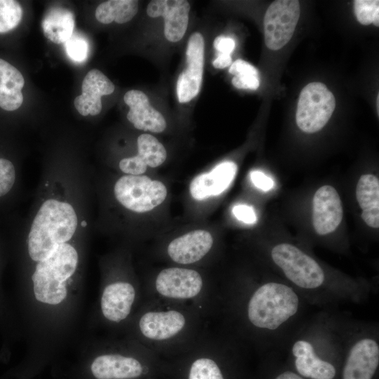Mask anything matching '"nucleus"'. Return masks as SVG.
<instances>
[{
  "mask_svg": "<svg viewBox=\"0 0 379 379\" xmlns=\"http://www.w3.org/2000/svg\"><path fill=\"white\" fill-rule=\"evenodd\" d=\"M218 298V291L212 290L201 272L185 266L161 269L146 290V299L192 305L207 315L215 308Z\"/></svg>",
  "mask_w": 379,
  "mask_h": 379,
  "instance_id": "3",
  "label": "nucleus"
},
{
  "mask_svg": "<svg viewBox=\"0 0 379 379\" xmlns=\"http://www.w3.org/2000/svg\"><path fill=\"white\" fill-rule=\"evenodd\" d=\"M138 11V1L135 0H109L101 3L95 10V18L101 23L113 21L126 23L133 18Z\"/></svg>",
  "mask_w": 379,
  "mask_h": 379,
  "instance_id": "24",
  "label": "nucleus"
},
{
  "mask_svg": "<svg viewBox=\"0 0 379 379\" xmlns=\"http://www.w3.org/2000/svg\"><path fill=\"white\" fill-rule=\"evenodd\" d=\"M354 11L359 22L364 25L373 23L379 26V1L355 0Z\"/></svg>",
  "mask_w": 379,
  "mask_h": 379,
  "instance_id": "27",
  "label": "nucleus"
},
{
  "mask_svg": "<svg viewBox=\"0 0 379 379\" xmlns=\"http://www.w3.org/2000/svg\"><path fill=\"white\" fill-rule=\"evenodd\" d=\"M232 309L244 328L250 332L279 329L294 317L300 298L291 286L276 281L265 282L251 290H234Z\"/></svg>",
  "mask_w": 379,
  "mask_h": 379,
  "instance_id": "2",
  "label": "nucleus"
},
{
  "mask_svg": "<svg viewBox=\"0 0 379 379\" xmlns=\"http://www.w3.org/2000/svg\"><path fill=\"white\" fill-rule=\"evenodd\" d=\"M300 13L296 0L273 1L264 16L265 43L268 48L277 51L292 38Z\"/></svg>",
  "mask_w": 379,
  "mask_h": 379,
  "instance_id": "10",
  "label": "nucleus"
},
{
  "mask_svg": "<svg viewBox=\"0 0 379 379\" xmlns=\"http://www.w3.org/2000/svg\"><path fill=\"white\" fill-rule=\"evenodd\" d=\"M207 317L192 305L145 299L135 317L138 343L164 359L174 358L204 335Z\"/></svg>",
  "mask_w": 379,
  "mask_h": 379,
  "instance_id": "1",
  "label": "nucleus"
},
{
  "mask_svg": "<svg viewBox=\"0 0 379 379\" xmlns=\"http://www.w3.org/2000/svg\"><path fill=\"white\" fill-rule=\"evenodd\" d=\"M343 215L340 198L330 185L319 188L313 198L312 222L315 232L325 235L336 230Z\"/></svg>",
  "mask_w": 379,
  "mask_h": 379,
  "instance_id": "16",
  "label": "nucleus"
},
{
  "mask_svg": "<svg viewBox=\"0 0 379 379\" xmlns=\"http://www.w3.org/2000/svg\"><path fill=\"white\" fill-rule=\"evenodd\" d=\"M291 353L300 375L312 379H333L335 377V366L317 354L315 347L310 340H296L291 347Z\"/></svg>",
  "mask_w": 379,
  "mask_h": 379,
  "instance_id": "20",
  "label": "nucleus"
},
{
  "mask_svg": "<svg viewBox=\"0 0 379 379\" xmlns=\"http://www.w3.org/2000/svg\"><path fill=\"white\" fill-rule=\"evenodd\" d=\"M138 160L147 167L156 168L166 161V148L157 138L149 133L140 135L137 140Z\"/></svg>",
  "mask_w": 379,
  "mask_h": 379,
  "instance_id": "25",
  "label": "nucleus"
},
{
  "mask_svg": "<svg viewBox=\"0 0 379 379\" xmlns=\"http://www.w3.org/2000/svg\"><path fill=\"white\" fill-rule=\"evenodd\" d=\"M152 379H154V378H152Z\"/></svg>",
  "mask_w": 379,
  "mask_h": 379,
  "instance_id": "38",
  "label": "nucleus"
},
{
  "mask_svg": "<svg viewBox=\"0 0 379 379\" xmlns=\"http://www.w3.org/2000/svg\"><path fill=\"white\" fill-rule=\"evenodd\" d=\"M356 198L362 209L361 218L369 227H379V181L372 174L360 177L356 187Z\"/></svg>",
  "mask_w": 379,
  "mask_h": 379,
  "instance_id": "22",
  "label": "nucleus"
},
{
  "mask_svg": "<svg viewBox=\"0 0 379 379\" xmlns=\"http://www.w3.org/2000/svg\"><path fill=\"white\" fill-rule=\"evenodd\" d=\"M190 11V5L186 0H154L147 6L148 16L164 18V36L171 42H178L184 36Z\"/></svg>",
  "mask_w": 379,
  "mask_h": 379,
  "instance_id": "15",
  "label": "nucleus"
},
{
  "mask_svg": "<svg viewBox=\"0 0 379 379\" xmlns=\"http://www.w3.org/2000/svg\"><path fill=\"white\" fill-rule=\"evenodd\" d=\"M186 68L180 74L176 84L178 100L188 102L199 93L204 65V39L198 32L190 36L186 49Z\"/></svg>",
  "mask_w": 379,
  "mask_h": 379,
  "instance_id": "11",
  "label": "nucleus"
},
{
  "mask_svg": "<svg viewBox=\"0 0 379 379\" xmlns=\"http://www.w3.org/2000/svg\"><path fill=\"white\" fill-rule=\"evenodd\" d=\"M124 100L130 108L127 119L135 128L152 133H161L166 129L164 116L152 107L145 93L138 90L128 91Z\"/></svg>",
  "mask_w": 379,
  "mask_h": 379,
  "instance_id": "18",
  "label": "nucleus"
},
{
  "mask_svg": "<svg viewBox=\"0 0 379 379\" xmlns=\"http://www.w3.org/2000/svg\"><path fill=\"white\" fill-rule=\"evenodd\" d=\"M379 364V345L373 338L356 340L349 350L343 379H372Z\"/></svg>",
  "mask_w": 379,
  "mask_h": 379,
  "instance_id": "14",
  "label": "nucleus"
},
{
  "mask_svg": "<svg viewBox=\"0 0 379 379\" xmlns=\"http://www.w3.org/2000/svg\"><path fill=\"white\" fill-rule=\"evenodd\" d=\"M82 225H83L84 226H85V225H86V222H85V221H83V222H82Z\"/></svg>",
  "mask_w": 379,
  "mask_h": 379,
  "instance_id": "37",
  "label": "nucleus"
},
{
  "mask_svg": "<svg viewBox=\"0 0 379 379\" xmlns=\"http://www.w3.org/2000/svg\"><path fill=\"white\" fill-rule=\"evenodd\" d=\"M233 86L239 89L256 90L260 86L259 77L253 75H238L232 79Z\"/></svg>",
  "mask_w": 379,
  "mask_h": 379,
  "instance_id": "31",
  "label": "nucleus"
},
{
  "mask_svg": "<svg viewBox=\"0 0 379 379\" xmlns=\"http://www.w3.org/2000/svg\"><path fill=\"white\" fill-rule=\"evenodd\" d=\"M78 260L77 250L65 243L38 262L32 277L36 299L49 305L60 303L67 293L65 282L74 273Z\"/></svg>",
  "mask_w": 379,
  "mask_h": 379,
  "instance_id": "6",
  "label": "nucleus"
},
{
  "mask_svg": "<svg viewBox=\"0 0 379 379\" xmlns=\"http://www.w3.org/2000/svg\"><path fill=\"white\" fill-rule=\"evenodd\" d=\"M117 201L125 208L138 213L152 211L167 197V188L161 181L140 175H125L114 186Z\"/></svg>",
  "mask_w": 379,
  "mask_h": 379,
  "instance_id": "7",
  "label": "nucleus"
},
{
  "mask_svg": "<svg viewBox=\"0 0 379 379\" xmlns=\"http://www.w3.org/2000/svg\"><path fill=\"white\" fill-rule=\"evenodd\" d=\"M275 379H304L302 376L292 371H284L277 375Z\"/></svg>",
  "mask_w": 379,
  "mask_h": 379,
  "instance_id": "36",
  "label": "nucleus"
},
{
  "mask_svg": "<svg viewBox=\"0 0 379 379\" xmlns=\"http://www.w3.org/2000/svg\"><path fill=\"white\" fill-rule=\"evenodd\" d=\"M229 72L234 76L253 75L259 77L258 72L255 67L250 63L240 59L235 60L231 65Z\"/></svg>",
  "mask_w": 379,
  "mask_h": 379,
  "instance_id": "32",
  "label": "nucleus"
},
{
  "mask_svg": "<svg viewBox=\"0 0 379 379\" xmlns=\"http://www.w3.org/2000/svg\"><path fill=\"white\" fill-rule=\"evenodd\" d=\"M228 352L206 331L187 351L167 359L163 379H231Z\"/></svg>",
  "mask_w": 379,
  "mask_h": 379,
  "instance_id": "5",
  "label": "nucleus"
},
{
  "mask_svg": "<svg viewBox=\"0 0 379 379\" xmlns=\"http://www.w3.org/2000/svg\"><path fill=\"white\" fill-rule=\"evenodd\" d=\"M232 213L237 219L246 224H253L257 220L255 213L250 206L236 205L232 208Z\"/></svg>",
  "mask_w": 379,
  "mask_h": 379,
  "instance_id": "30",
  "label": "nucleus"
},
{
  "mask_svg": "<svg viewBox=\"0 0 379 379\" xmlns=\"http://www.w3.org/2000/svg\"><path fill=\"white\" fill-rule=\"evenodd\" d=\"M335 107V99L326 86L312 82L301 91L296 110V124L305 133L320 131L330 119Z\"/></svg>",
  "mask_w": 379,
  "mask_h": 379,
  "instance_id": "9",
  "label": "nucleus"
},
{
  "mask_svg": "<svg viewBox=\"0 0 379 379\" xmlns=\"http://www.w3.org/2000/svg\"><path fill=\"white\" fill-rule=\"evenodd\" d=\"M78 224L73 206L65 201L47 199L40 206L28 235V253L39 262L74 234Z\"/></svg>",
  "mask_w": 379,
  "mask_h": 379,
  "instance_id": "4",
  "label": "nucleus"
},
{
  "mask_svg": "<svg viewBox=\"0 0 379 379\" xmlns=\"http://www.w3.org/2000/svg\"><path fill=\"white\" fill-rule=\"evenodd\" d=\"M114 88V84L101 71L93 69L82 81V93L74 99V107L83 116L98 115L102 107L101 97L112 94Z\"/></svg>",
  "mask_w": 379,
  "mask_h": 379,
  "instance_id": "17",
  "label": "nucleus"
},
{
  "mask_svg": "<svg viewBox=\"0 0 379 379\" xmlns=\"http://www.w3.org/2000/svg\"><path fill=\"white\" fill-rule=\"evenodd\" d=\"M250 176L253 185L265 192L272 190L274 187L272 179L260 171H252Z\"/></svg>",
  "mask_w": 379,
  "mask_h": 379,
  "instance_id": "33",
  "label": "nucleus"
},
{
  "mask_svg": "<svg viewBox=\"0 0 379 379\" xmlns=\"http://www.w3.org/2000/svg\"><path fill=\"white\" fill-rule=\"evenodd\" d=\"M237 171V164L227 161L219 164L210 172L196 176L190 185L192 197L200 201L220 194L229 187Z\"/></svg>",
  "mask_w": 379,
  "mask_h": 379,
  "instance_id": "19",
  "label": "nucleus"
},
{
  "mask_svg": "<svg viewBox=\"0 0 379 379\" xmlns=\"http://www.w3.org/2000/svg\"><path fill=\"white\" fill-rule=\"evenodd\" d=\"M213 243L211 232L194 230L172 239L166 246V253L178 266L190 267L207 257Z\"/></svg>",
  "mask_w": 379,
  "mask_h": 379,
  "instance_id": "13",
  "label": "nucleus"
},
{
  "mask_svg": "<svg viewBox=\"0 0 379 379\" xmlns=\"http://www.w3.org/2000/svg\"><path fill=\"white\" fill-rule=\"evenodd\" d=\"M232 63V58L229 54L219 53L218 57L213 61V65L217 69H223Z\"/></svg>",
  "mask_w": 379,
  "mask_h": 379,
  "instance_id": "35",
  "label": "nucleus"
},
{
  "mask_svg": "<svg viewBox=\"0 0 379 379\" xmlns=\"http://www.w3.org/2000/svg\"><path fill=\"white\" fill-rule=\"evenodd\" d=\"M138 298L139 290L133 282L122 279L113 281L102 292V314L112 324H121L132 314Z\"/></svg>",
  "mask_w": 379,
  "mask_h": 379,
  "instance_id": "12",
  "label": "nucleus"
},
{
  "mask_svg": "<svg viewBox=\"0 0 379 379\" xmlns=\"http://www.w3.org/2000/svg\"><path fill=\"white\" fill-rule=\"evenodd\" d=\"M74 25L73 13L61 7L48 9L41 21L45 37L55 44H65L74 33Z\"/></svg>",
  "mask_w": 379,
  "mask_h": 379,
  "instance_id": "23",
  "label": "nucleus"
},
{
  "mask_svg": "<svg viewBox=\"0 0 379 379\" xmlns=\"http://www.w3.org/2000/svg\"><path fill=\"white\" fill-rule=\"evenodd\" d=\"M15 180V170L13 163L6 159L0 158V197L8 194Z\"/></svg>",
  "mask_w": 379,
  "mask_h": 379,
  "instance_id": "29",
  "label": "nucleus"
},
{
  "mask_svg": "<svg viewBox=\"0 0 379 379\" xmlns=\"http://www.w3.org/2000/svg\"><path fill=\"white\" fill-rule=\"evenodd\" d=\"M64 45L66 53L73 61L83 62L87 59L89 46L84 36L74 32Z\"/></svg>",
  "mask_w": 379,
  "mask_h": 379,
  "instance_id": "28",
  "label": "nucleus"
},
{
  "mask_svg": "<svg viewBox=\"0 0 379 379\" xmlns=\"http://www.w3.org/2000/svg\"><path fill=\"white\" fill-rule=\"evenodd\" d=\"M213 46L220 53L230 55L235 48V41L232 38L219 36L214 39Z\"/></svg>",
  "mask_w": 379,
  "mask_h": 379,
  "instance_id": "34",
  "label": "nucleus"
},
{
  "mask_svg": "<svg viewBox=\"0 0 379 379\" xmlns=\"http://www.w3.org/2000/svg\"><path fill=\"white\" fill-rule=\"evenodd\" d=\"M22 8L14 0H0V34L8 32L20 22Z\"/></svg>",
  "mask_w": 379,
  "mask_h": 379,
  "instance_id": "26",
  "label": "nucleus"
},
{
  "mask_svg": "<svg viewBox=\"0 0 379 379\" xmlns=\"http://www.w3.org/2000/svg\"><path fill=\"white\" fill-rule=\"evenodd\" d=\"M25 79L13 65L0 58V107L6 111L18 109L23 102L22 89Z\"/></svg>",
  "mask_w": 379,
  "mask_h": 379,
  "instance_id": "21",
  "label": "nucleus"
},
{
  "mask_svg": "<svg viewBox=\"0 0 379 379\" xmlns=\"http://www.w3.org/2000/svg\"><path fill=\"white\" fill-rule=\"evenodd\" d=\"M271 257L286 277L300 288L314 290L324 283L325 273L319 263L292 244L282 243L275 246Z\"/></svg>",
  "mask_w": 379,
  "mask_h": 379,
  "instance_id": "8",
  "label": "nucleus"
}]
</instances>
